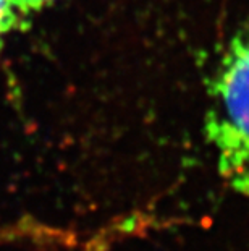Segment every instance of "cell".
<instances>
[{"label": "cell", "mask_w": 249, "mask_h": 251, "mask_svg": "<svg viewBox=\"0 0 249 251\" xmlns=\"http://www.w3.org/2000/svg\"><path fill=\"white\" fill-rule=\"evenodd\" d=\"M205 140L220 177L249 201V28L228 42L212 75Z\"/></svg>", "instance_id": "6da1fadb"}, {"label": "cell", "mask_w": 249, "mask_h": 251, "mask_svg": "<svg viewBox=\"0 0 249 251\" xmlns=\"http://www.w3.org/2000/svg\"><path fill=\"white\" fill-rule=\"evenodd\" d=\"M21 18L23 17L12 0H0V50H2L7 36L17 28Z\"/></svg>", "instance_id": "7a4b0ae2"}, {"label": "cell", "mask_w": 249, "mask_h": 251, "mask_svg": "<svg viewBox=\"0 0 249 251\" xmlns=\"http://www.w3.org/2000/svg\"><path fill=\"white\" fill-rule=\"evenodd\" d=\"M15 3V7L21 13V17L24 15H29V13H34L38 10H42L45 7H49L55 2V0H12Z\"/></svg>", "instance_id": "3957f363"}]
</instances>
